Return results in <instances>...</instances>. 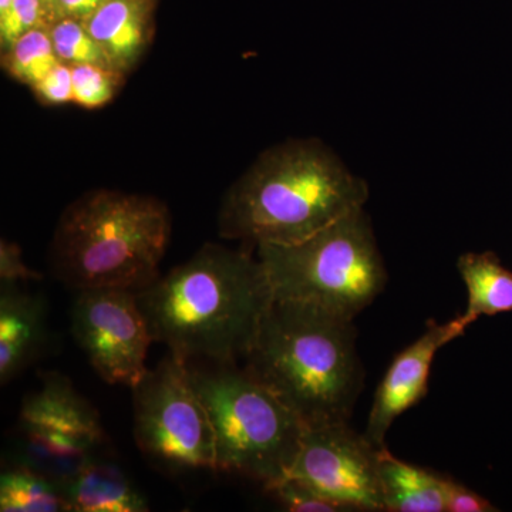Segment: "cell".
Returning <instances> with one entry per match:
<instances>
[{
	"mask_svg": "<svg viewBox=\"0 0 512 512\" xmlns=\"http://www.w3.org/2000/svg\"><path fill=\"white\" fill-rule=\"evenodd\" d=\"M47 20L52 22L43 0H12L6 12L0 15L2 49L6 52L20 36L45 26Z\"/></svg>",
	"mask_w": 512,
	"mask_h": 512,
	"instance_id": "obj_22",
	"label": "cell"
},
{
	"mask_svg": "<svg viewBox=\"0 0 512 512\" xmlns=\"http://www.w3.org/2000/svg\"><path fill=\"white\" fill-rule=\"evenodd\" d=\"M379 476L384 512H446L440 473L413 466L383 447Z\"/></svg>",
	"mask_w": 512,
	"mask_h": 512,
	"instance_id": "obj_16",
	"label": "cell"
},
{
	"mask_svg": "<svg viewBox=\"0 0 512 512\" xmlns=\"http://www.w3.org/2000/svg\"><path fill=\"white\" fill-rule=\"evenodd\" d=\"M70 318L74 340L104 382L133 389L143 379L153 338L136 292L119 288L77 291Z\"/></svg>",
	"mask_w": 512,
	"mask_h": 512,
	"instance_id": "obj_8",
	"label": "cell"
},
{
	"mask_svg": "<svg viewBox=\"0 0 512 512\" xmlns=\"http://www.w3.org/2000/svg\"><path fill=\"white\" fill-rule=\"evenodd\" d=\"M386 447V446H384ZM349 421L309 427L289 477L349 511L384 512L380 490V453Z\"/></svg>",
	"mask_w": 512,
	"mask_h": 512,
	"instance_id": "obj_9",
	"label": "cell"
},
{
	"mask_svg": "<svg viewBox=\"0 0 512 512\" xmlns=\"http://www.w3.org/2000/svg\"><path fill=\"white\" fill-rule=\"evenodd\" d=\"M50 37L60 62L74 66V64H97V66H110L99 43L93 39L82 20L69 18L57 19L52 23ZM114 70V69H113Z\"/></svg>",
	"mask_w": 512,
	"mask_h": 512,
	"instance_id": "obj_20",
	"label": "cell"
},
{
	"mask_svg": "<svg viewBox=\"0 0 512 512\" xmlns=\"http://www.w3.org/2000/svg\"><path fill=\"white\" fill-rule=\"evenodd\" d=\"M457 269L466 284L468 303L464 318L473 325L480 316L512 312V272L494 252H468Z\"/></svg>",
	"mask_w": 512,
	"mask_h": 512,
	"instance_id": "obj_17",
	"label": "cell"
},
{
	"mask_svg": "<svg viewBox=\"0 0 512 512\" xmlns=\"http://www.w3.org/2000/svg\"><path fill=\"white\" fill-rule=\"evenodd\" d=\"M171 237L167 205L151 195L93 190L74 200L57 222L50 261L74 291L138 292L160 276Z\"/></svg>",
	"mask_w": 512,
	"mask_h": 512,
	"instance_id": "obj_4",
	"label": "cell"
},
{
	"mask_svg": "<svg viewBox=\"0 0 512 512\" xmlns=\"http://www.w3.org/2000/svg\"><path fill=\"white\" fill-rule=\"evenodd\" d=\"M82 22L121 74L138 62L150 39L147 0H107Z\"/></svg>",
	"mask_w": 512,
	"mask_h": 512,
	"instance_id": "obj_13",
	"label": "cell"
},
{
	"mask_svg": "<svg viewBox=\"0 0 512 512\" xmlns=\"http://www.w3.org/2000/svg\"><path fill=\"white\" fill-rule=\"evenodd\" d=\"M443 488L444 497H446V512H497L491 501L483 495L470 490L466 485L458 483L454 478L444 476Z\"/></svg>",
	"mask_w": 512,
	"mask_h": 512,
	"instance_id": "obj_24",
	"label": "cell"
},
{
	"mask_svg": "<svg viewBox=\"0 0 512 512\" xmlns=\"http://www.w3.org/2000/svg\"><path fill=\"white\" fill-rule=\"evenodd\" d=\"M133 433L144 456L168 471H217L215 434L188 363L168 353L133 387Z\"/></svg>",
	"mask_w": 512,
	"mask_h": 512,
	"instance_id": "obj_7",
	"label": "cell"
},
{
	"mask_svg": "<svg viewBox=\"0 0 512 512\" xmlns=\"http://www.w3.org/2000/svg\"><path fill=\"white\" fill-rule=\"evenodd\" d=\"M106 2L107 0H59L60 18L69 16V18L84 20Z\"/></svg>",
	"mask_w": 512,
	"mask_h": 512,
	"instance_id": "obj_27",
	"label": "cell"
},
{
	"mask_svg": "<svg viewBox=\"0 0 512 512\" xmlns=\"http://www.w3.org/2000/svg\"><path fill=\"white\" fill-rule=\"evenodd\" d=\"M70 512H147L146 497L123 468L96 457L66 485Z\"/></svg>",
	"mask_w": 512,
	"mask_h": 512,
	"instance_id": "obj_15",
	"label": "cell"
},
{
	"mask_svg": "<svg viewBox=\"0 0 512 512\" xmlns=\"http://www.w3.org/2000/svg\"><path fill=\"white\" fill-rule=\"evenodd\" d=\"M18 423L62 431L100 447L109 441L96 407L56 372L43 375L42 386L23 400Z\"/></svg>",
	"mask_w": 512,
	"mask_h": 512,
	"instance_id": "obj_12",
	"label": "cell"
},
{
	"mask_svg": "<svg viewBox=\"0 0 512 512\" xmlns=\"http://www.w3.org/2000/svg\"><path fill=\"white\" fill-rule=\"evenodd\" d=\"M215 434L217 471L266 490L289 477L305 426L264 384L237 365L188 363Z\"/></svg>",
	"mask_w": 512,
	"mask_h": 512,
	"instance_id": "obj_6",
	"label": "cell"
},
{
	"mask_svg": "<svg viewBox=\"0 0 512 512\" xmlns=\"http://www.w3.org/2000/svg\"><path fill=\"white\" fill-rule=\"evenodd\" d=\"M10 2H12V0H0V15L6 12V9L9 8Z\"/></svg>",
	"mask_w": 512,
	"mask_h": 512,
	"instance_id": "obj_29",
	"label": "cell"
},
{
	"mask_svg": "<svg viewBox=\"0 0 512 512\" xmlns=\"http://www.w3.org/2000/svg\"><path fill=\"white\" fill-rule=\"evenodd\" d=\"M269 493L274 494L279 504L286 511L292 512H348V508L343 507L329 498L323 497L318 491L308 487V485L295 480V478H285L284 481L269 488Z\"/></svg>",
	"mask_w": 512,
	"mask_h": 512,
	"instance_id": "obj_23",
	"label": "cell"
},
{
	"mask_svg": "<svg viewBox=\"0 0 512 512\" xmlns=\"http://www.w3.org/2000/svg\"><path fill=\"white\" fill-rule=\"evenodd\" d=\"M255 249L278 301L355 320L386 288V265L363 208L298 244Z\"/></svg>",
	"mask_w": 512,
	"mask_h": 512,
	"instance_id": "obj_5",
	"label": "cell"
},
{
	"mask_svg": "<svg viewBox=\"0 0 512 512\" xmlns=\"http://www.w3.org/2000/svg\"><path fill=\"white\" fill-rule=\"evenodd\" d=\"M59 63L46 26L29 30L6 50L9 73L32 87L42 82Z\"/></svg>",
	"mask_w": 512,
	"mask_h": 512,
	"instance_id": "obj_19",
	"label": "cell"
},
{
	"mask_svg": "<svg viewBox=\"0 0 512 512\" xmlns=\"http://www.w3.org/2000/svg\"><path fill=\"white\" fill-rule=\"evenodd\" d=\"M366 181L318 140L269 148L229 188L220 235L252 245H293L365 207Z\"/></svg>",
	"mask_w": 512,
	"mask_h": 512,
	"instance_id": "obj_2",
	"label": "cell"
},
{
	"mask_svg": "<svg viewBox=\"0 0 512 512\" xmlns=\"http://www.w3.org/2000/svg\"><path fill=\"white\" fill-rule=\"evenodd\" d=\"M0 511L70 512L63 485L20 464L0 476Z\"/></svg>",
	"mask_w": 512,
	"mask_h": 512,
	"instance_id": "obj_18",
	"label": "cell"
},
{
	"mask_svg": "<svg viewBox=\"0 0 512 512\" xmlns=\"http://www.w3.org/2000/svg\"><path fill=\"white\" fill-rule=\"evenodd\" d=\"M100 448L97 444L62 431L20 423L16 429V464L36 471L64 488L84 466L100 456Z\"/></svg>",
	"mask_w": 512,
	"mask_h": 512,
	"instance_id": "obj_14",
	"label": "cell"
},
{
	"mask_svg": "<svg viewBox=\"0 0 512 512\" xmlns=\"http://www.w3.org/2000/svg\"><path fill=\"white\" fill-rule=\"evenodd\" d=\"M136 298L153 342L174 356L237 365L254 345L274 293L256 254L205 244Z\"/></svg>",
	"mask_w": 512,
	"mask_h": 512,
	"instance_id": "obj_1",
	"label": "cell"
},
{
	"mask_svg": "<svg viewBox=\"0 0 512 512\" xmlns=\"http://www.w3.org/2000/svg\"><path fill=\"white\" fill-rule=\"evenodd\" d=\"M470 326L464 315L446 323L430 322L416 342L394 357L373 399L365 431L367 439L377 447L386 446V436L394 420L427 396L431 365L437 352L461 338Z\"/></svg>",
	"mask_w": 512,
	"mask_h": 512,
	"instance_id": "obj_10",
	"label": "cell"
},
{
	"mask_svg": "<svg viewBox=\"0 0 512 512\" xmlns=\"http://www.w3.org/2000/svg\"><path fill=\"white\" fill-rule=\"evenodd\" d=\"M353 320L274 299L244 369L305 429L349 421L365 387Z\"/></svg>",
	"mask_w": 512,
	"mask_h": 512,
	"instance_id": "obj_3",
	"label": "cell"
},
{
	"mask_svg": "<svg viewBox=\"0 0 512 512\" xmlns=\"http://www.w3.org/2000/svg\"><path fill=\"white\" fill-rule=\"evenodd\" d=\"M45 3L47 12H49L52 23L60 19L59 0H43Z\"/></svg>",
	"mask_w": 512,
	"mask_h": 512,
	"instance_id": "obj_28",
	"label": "cell"
},
{
	"mask_svg": "<svg viewBox=\"0 0 512 512\" xmlns=\"http://www.w3.org/2000/svg\"><path fill=\"white\" fill-rule=\"evenodd\" d=\"M0 279L5 284L40 281L42 275L23 264L18 245L2 241L0 245Z\"/></svg>",
	"mask_w": 512,
	"mask_h": 512,
	"instance_id": "obj_26",
	"label": "cell"
},
{
	"mask_svg": "<svg viewBox=\"0 0 512 512\" xmlns=\"http://www.w3.org/2000/svg\"><path fill=\"white\" fill-rule=\"evenodd\" d=\"M47 339L42 296L5 284L0 289V383L5 386L39 357Z\"/></svg>",
	"mask_w": 512,
	"mask_h": 512,
	"instance_id": "obj_11",
	"label": "cell"
},
{
	"mask_svg": "<svg viewBox=\"0 0 512 512\" xmlns=\"http://www.w3.org/2000/svg\"><path fill=\"white\" fill-rule=\"evenodd\" d=\"M73 101L86 109H99L116 96L121 73L97 64H74Z\"/></svg>",
	"mask_w": 512,
	"mask_h": 512,
	"instance_id": "obj_21",
	"label": "cell"
},
{
	"mask_svg": "<svg viewBox=\"0 0 512 512\" xmlns=\"http://www.w3.org/2000/svg\"><path fill=\"white\" fill-rule=\"evenodd\" d=\"M33 90L39 94L40 99L49 104L73 101L72 67L60 62Z\"/></svg>",
	"mask_w": 512,
	"mask_h": 512,
	"instance_id": "obj_25",
	"label": "cell"
}]
</instances>
